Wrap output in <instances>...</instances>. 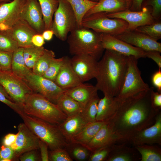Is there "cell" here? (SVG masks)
<instances>
[{
  "label": "cell",
  "mask_w": 161,
  "mask_h": 161,
  "mask_svg": "<svg viewBox=\"0 0 161 161\" xmlns=\"http://www.w3.org/2000/svg\"><path fill=\"white\" fill-rule=\"evenodd\" d=\"M2 70H1V69L0 67V72Z\"/></svg>",
  "instance_id": "94428289"
},
{
  "label": "cell",
  "mask_w": 161,
  "mask_h": 161,
  "mask_svg": "<svg viewBox=\"0 0 161 161\" xmlns=\"http://www.w3.org/2000/svg\"><path fill=\"white\" fill-rule=\"evenodd\" d=\"M70 58L64 56L63 64L54 81L58 86L66 89L82 83L72 69Z\"/></svg>",
  "instance_id": "ffe728a7"
},
{
  "label": "cell",
  "mask_w": 161,
  "mask_h": 161,
  "mask_svg": "<svg viewBox=\"0 0 161 161\" xmlns=\"http://www.w3.org/2000/svg\"><path fill=\"white\" fill-rule=\"evenodd\" d=\"M152 82L153 86L156 87L157 92L161 93V71L159 69L158 70L155 72L152 77Z\"/></svg>",
  "instance_id": "681fc988"
},
{
  "label": "cell",
  "mask_w": 161,
  "mask_h": 161,
  "mask_svg": "<svg viewBox=\"0 0 161 161\" xmlns=\"http://www.w3.org/2000/svg\"><path fill=\"white\" fill-rule=\"evenodd\" d=\"M0 101L7 105L19 115L24 113L22 108L19 105L8 99L0 91Z\"/></svg>",
  "instance_id": "ee69618b"
},
{
  "label": "cell",
  "mask_w": 161,
  "mask_h": 161,
  "mask_svg": "<svg viewBox=\"0 0 161 161\" xmlns=\"http://www.w3.org/2000/svg\"><path fill=\"white\" fill-rule=\"evenodd\" d=\"M72 154L76 159L79 160H86L89 155L88 150L82 146L75 147L72 151Z\"/></svg>",
  "instance_id": "f6af8a7d"
},
{
  "label": "cell",
  "mask_w": 161,
  "mask_h": 161,
  "mask_svg": "<svg viewBox=\"0 0 161 161\" xmlns=\"http://www.w3.org/2000/svg\"><path fill=\"white\" fill-rule=\"evenodd\" d=\"M134 31L144 34L157 41L161 38V23L154 21L151 24L138 27Z\"/></svg>",
  "instance_id": "d590c367"
},
{
  "label": "cell",
  "mask_w": 161,
  "mask_h": 161,
  "mask_svg": "<svg viewBox=\"0 0 161 161\" xmlns=\"http://www.w3.org/2000/svg\"><path fill=\"white\" fill-rule=\"evenodd\" d=\"M32 42L35 46L41 47L45 44L44 39L41 34H36L34 35L32 39Z\"/></svg>",
  "instance_id": "f5cc1de1"
},
{
  "label": "cell",
  "mask_w": 161,
  "mask_h": 161,
  "mask_svg": "<svg viewBox=\"0 0 161 161\" xmlns=\"http://www.w3.org/2000/svg\"><path fill=\"white\" fill-rule=\"evenodd\" d=\"M113 144L92 152V153L90 156L89 160L90 161H106L111 150L112 146Z\"/></svg>",
  "instance_id": "ab89813d"
},
{
  "label": "cell",
  "mask_w": 161,
  "mask_h": 161,
  "mask_svg": "<svg viewBox=\"0 0 161 161\" xmlns=\"http://www.w3.org/2000/svg\"><path fill=\"white\" fill-rule=\"evenodd\" d=\"M17 133L14 134L9 133L4 138L2 141V145L7 146H10L15 142Z\"/></svg>",
  "instance_id": "816d5d0a"
},
{
  "label": "cell",
  "mask_w": 161,
  "mask_h": 161,
  "mask_svg": "<svg viewBox=\"0 0 161 161\" xmlns=\"http://www.w3.org/2000/svg\"><path fill=\"white\" fill-rule=\"evenodd\" d=\"M117 142L108 122L101 127L90 141L84 147L93 152Z\"/></svg>",
  "instance_id": "d6986e66"
},
{
  "label": "cell",
  "mask_w": 161,
  "mask_h": 161,
  "mask_svg": "<svg viewBox=\"0 0 161 161\" xmlns=\"http://www.w3.org/2000/svg\"><path fill=\"white\" fill-rule=\"evenodd\" d=\"M14 157V152L10 146L2 145L0 147V161H11Z\"/></svg>",
  "instance_id": "7bdbcfd3"
},
{
  "label": "cell",
  "mask_w": 161,
  "mask_h": 161,
  "mask_svg": "<svg viewBox=\"0 0 161 161\" xmlns=\"http://www.w3.org/2000/svg\"><path fill=\"white\" fill-rule=\"evenodd\" d=\"M118 105L114 97L104 95L98 103L96 120L108 122L115 113Z\"/></svg>",
  "instance_id": "d4e9b609"
},
{
  "label": "cell",
  "mask_w": 161,
  "mask_h": 161,
  "mask_svg": "<svg viewBox=\"0 0 161 161\" xmlns=\"http://www.w3.org/2000/svg\"><path fill=\"white\" fill-rule=\"evenodd\" d=\"M153 88L118 103L115 113L108 121L117 142L131 143L139 132L154 123L161 111L152 106L151 95Z\"/></svg>",
  "instance_id": "6da1fadb"
},
{
  "label": "cell",
  "mask_w": 161,
  "mask_h": 161,
  "mask_svg": "<svg viewBox=\"0 0 161 161\" xmlns=\"http://www.w3.org/2000/svg\"><path fill=\"white\" fill-rule=\"evenodd\" d=\"M95 86L82 83L66 90L65 93L78 102L83 108L94 97L97 95Z\"/></svg>",
  "instance_id": "7402d4cb"
},
{
  "label": "cell",
  "mask_w": 161,
  "mask_h": 161,
  "mask_svg": "<svg viewBox=\"0 0 161 161\" xmlns=\"http://www.w3.org/2000/svg\"><path fill=\"white\" fill-rule=\"evenodd\" d=\"M151 102L152 106L155 109L161 110V93L155 92L154 88L151 92Z\"/></svg>",
  "instance_id": "bcb514c9"
},
{
  "label": "cell",
  "mask_w": 161,
  "mask_h": 161,
  "mask_svg": "<svg viewBox=\"0 0 161 161\" xmlns=\"http://www.w3.org/2000/svg\"><path fill=\"white\" fill-rule=\"evenodd\" d=\"M131 143L134 146L142 144L161 145V112L156 117L154 123L151 126L139 132Z\"/></svg>",
  "instance_id": "ac0fdd59"
},
{
  "label": "cell",
  "mask_w": 161,
  "mask_h": 161,
  "mask_svg": "<svg viewBox=\"0 0 161 161\" xmlns=\"http://www.w3.org/2000/svg\"><path fill=\"white\" fill-rule=\"evenodd\" d=\"M100 37L102 47L104 49L114 51L127 56H132L137 59L146 58L144 50L114 35L101 33L100 34Z\"/></svg>",
  "instance_id": "9a60e30c"
},
{
  "label": "cell",
  "mask_w": 161,
  "mask_h": 161,
  "mask_svg": "<svg viewBox=\"0 0 161 161\" xmlns=\"http://www.w3.org/2000/svg\"><path fill=\"white\" fill-rule=\"evenodd\" d=\"M131 4L130 8L131 10L138 11L141 10L143 0H131Z\"/></svg>",
  "instance_id": "db71d44e"
},
{
  "label": "cell",
  "mask_w": 161,
  "mask_h": 161,
  "mask_svg": "<svg viewBox=\"0 0 161 161\" xmlns=\"http://www.w3.org/2000/svg\"><path fill=\"white\" fill-rule=\"evenodd\" d=\"M55 58V55L53 51L44 49L43 54L32 68V72L36 75L42 76Z\"/></svg>",
  "instance_id": "d6a6232c"
},
{
  "label": "cell",
  "mask_w": 161,
  "mask_h": 161,
  "mask_svg": "<svg viewBox=\"0 0 161 161\" xmlns=\"http://www.w3.org/2000/svg\"><path fill=\"white\" fill-rule=\"evenodd\" d=\"M47 145L44 141L40 140L39 143V148L41 152V158L42 161L49 160L48 154Z\"/></svg>",
  "instance_id": "f907efd6"
},
{
  "label": "cell",
  "mask_w": 161,
  "mask_h": 161,
  "mask_svg": "<svg viewBox=\"0 0 161 161\" xmlns=\"http://www.w3.org/2000/svg\"><path fill=\"white\" fill-rule=\"evenodd\" d=\"M137 60L133 56H128V68L123 83L118 95L114 97L118 103L150 89L141 77Z\"/></svg>",
  "instance_id": "8992f818"
},
{
  "label": "cell",
  "mask_w": 161,
  "mask_h": 161,
  "mask_svg": "<svg viewBox=\"0 0 161 161\" xmlns=\"http://www.w3.org/2000/svg\"><path fill=\"white\" fill-rule=\"evenodd\" d=\"M20 116L26 126L51 150L63 148L68 145L58 125L24 113Z\"/></svg>",
  "instance_id": "5b68a950"
},
{
  "label": "cell",
  "mask_w": 161,
  "mask_h": 161,
  "mask_svg": "<svg viewBox=\"0 0 161 161\" xmlns=\"http://www.w3.org/2000/svg\"><path fill=\"white\" fill-rule=\"evenodd\" d=\"M126 1L129 9L131 7L132 1L131 0H126Z\"/></svg>",
  "instance_id": "6f0895ef"
},
{
  "label": "cell",
  "mask_w": 161,
  "mask_h": 161,
  "mask_svg": "<svg viewBox=\"0 0 161 161\" xmlns=\"http://www.w3.org/2000/svg\"><path fill=\"white\" fill-rule=\"evenodd\" d=\"M24 48L19 47L13 52L11 70L24 80L32 72L27 66L23 56Z\"/></svg>",
  "instance_id": "83f0119b"
},
{
  "label": "cell",
  "mask_w": 161,
  "mask_h": 161,
  "mask_svg": "<svg viewBox=\"0 0 161 161\" xmlns=\"http://www.w3.org/2000/svg\"><path fill=\"white\" fill-rule=\"evenodd\" d=\"M100 99L98 94L94 97L83 108L81 114L87 123H92L96 120L97 105Z\"/></svg>",
  "instance_id": "e575fe53"
},
{
  "label": "cell",
  "mask_w": 161,
  "mask_h": 161,
  "mask_svg": "<svg viewBox=\"0 0 161 161\" xmlns=\"http://www.w3.org/2000/svg\"><path fill=\"white\" fill-rule=\"evenodd\" d=\"M81 25L99 33L115 36L126 31L128 24L121 19L109 18L105 12H99L84 17Z\"/></svg>",
  "instance_id": "52a82bcc"
},
{
  "label": "cell",
  "mask_w": 161,
  "mask_h": 161,
  "mask_svg": "<svg viewBox=\"0 0 161 161\" xmlns=\"http://www.w3.org/2000/svg\"><path fill=\"white\" fill-rule=\"evenodd\" d=\"M56 104L67 117L81 113L83 109L78 102L65 93L58 99Z\"/></svg>",
  "instance_id": "f1b7e54d"
},
{
  "label": "cell",
  "mask_w": 161,
  "mask_h": 161,
  "mask_svg": "<svg viewBox=\"0 0 161 161\" xmlns=\"http://www.w3.org/2000/svg\"><path fill=\"white\" fill-rule=\"evenodd\" d=\"M114 36L145 51L156 50L161 52V43L142 33L126 31Z\"/></svg>",
  "instance_id": "e0dca14e"
},
{
  "label": "cell",
  "mask_w": 161,
  "mask_h": 161,
  "mask_svg": "<svg viewBox=\"0 0 161 161\" xmlns=\"http://www.w3.org/2000/svg\"><path fill=\"white\" fill-rule=\"evenodd\" d=\"M129 9L126 0H100L86 14L85 16L99 12H117Z\"/></svg>",
  "instance_id": "484cf974"
},
{
  "label": "cell",
  "mask_w": 161,
  "mask_h": 161,
  "mask_svg": "<svg viewBox=\"0 0 161 161\" xmlns=\"http://www.w3.org/2000/svg\"><path fill=\"white\" fill-rule=\"evenodd\" d=\"M37 0L43 14L45 30H51L53 16L58 7L59 0Z\"/></svg>",
  "instance_id": "f546056e"
},
{
  "label": "cell",
  "mask_w": 161,
  "mask_h": 161,
  "mask_svg": "<svg viewBox=\"0 0 161 161\" xmlns=\"http://www.w3.org/2000/svg\"><path fill=\"white\" fill-rule=\"evenodd\" d=\"M18 130L15 141L10 146L14 152V158H19L25 152L39 148L40 140L24 123L18 125Z\"/></svg>",
  "instance_id": "4fadbf2b"
},
{
  "label": "cell",
  "mask_w": 161,
  "mask_h": 161,
  "mask_svg": "<svg viewBox=\"0 0 161 161\" xmlns=\"http://www.w3.org/2000/svg\"><path fill=\"white\" fill-rule=\"evenodd\" d=\"M18 47L10 31L0 32V51L13 52Z\"/></svg>",
  "instance_id": "8d00e7d4"
},
{
  "label": "cell",
  "mask_w": 161,
  "mask_h": 161,
  "mask_svg": "<svg viewBox=\"0 0 161 161\" xmlns=\"http://www.w3.org/2000/svg\"><path fill=\"white\" fill-rule=\"evenodd\" d=\"M54 15L51 30L57 38L65 41L68 34L78 25L74 11L66 0H59Z\"/></svg>",
  "instance_id": "ba28073f"
},
{
  "label": "cell",
  "mask_w": 161,
  "mask_h": 161,
  "mask_svg": "<svg viewBox=\"0 0 161 161\" xmlns=\"http://www.w3.org/2000/svg\"><path fill=\"white\" fill-rule=\"evenodd\" d=\"M64 59V56L58 58H55L42 76L54 82L62 65Z\"/></svg>",
  "instance_id": "74e56055"
},
{
  "label": "cell",
  "mask_w": 161,
  "mask_h": 161,
  "mask_svg": "<svg viewBox=\"0 0 161 161\" xmlns=\"http://www.w3.org/2000/svg\"><path fill=\"white\" fill-rule=\"evenodd\" d=\"M90 1H94V2H98L100 0H89Z\"/></svg>",
  "instance_id": "91938a15"
},
{
  "label": "cell",
  "mask_w": 161,
  "mask_h": 161,
  "mask_svg": "<svg viewBox=\"0 0 161 161\" xmlns=\"http://www.w3.org/2000/svg\"><path fill=\"white\" fill-rule=\"evenodd\" d=\"M144 5V7L152 6V16L155 20L159 18L161 14V0H147Z\"/></svg>",
  "instance_id": "b9f144b4"
},
{
  "label": "cell",
  "mask_w": 161,
  "mask_h": 161,
  "mask_svg": "<svg viewBox=\"0 0 161 161\" xmlns=\"http://www.w3.org/2000/svg\"><path fill=\"white\" fill-rule=\"evenodd\" d=\"M72 69L82 83L95 78L97 72L98 61L91 55H73L70 58Z\"/></svg>",
  "instance_id": "7c38bea8"
},
{
  "label": "cell",
  "mask_w": 161,
  "mask_h": 161,
  "mask_svg": "<svg viewBox=\"0 0 161 161\" xmlns=\"http://www.w3.org/2000/svg\"><path fill=\"white\" fill-rule=\"evenodd\" d=\"M0 91L2 93H3L6 96V97L9 99L11 100L12 101V100L10 97V96L8 95L7 94L6 92L5 91L3 88L2 87V86L0 84Z\"/></svg>",
  "instance_id": "9f6ffc18"
},
{
  "label": "cell",
  "mask_w": 161,
  "mask_h": 161,
  "mask_svg": "<svg viewBox=\"0 0 161 161\" xmlns=\"http://www.w3.org/2000/svg\"><path fill=\"white\" fill-rule=\"evenodd\" d=\"M13 52L0 51V67L2 71L11 70Z\"/></svg>",
  "instance_id": "60d3db41"
},
{
  "label": "cell",
  "mask_w": 161,
  "mask_h": 161,
  "mask_svg": "<svg viewBox=\"0 0 161 161\" xmlns=\"http://www.w3.org/2000/svg\"><path fill=\"white\" fill-rule=\"evenodd\" d=\"M35 92L56 103L59 97L67 89L58 86L54 81L36 75L32 72L24 80Z\"/></svg>",
  "instance_id": "30bf717a"
},
{
  "label": "cell",
  "mask_w": 161,
  "mask_h": 161,
  "mask_svg": "<svg viewBox=\"0 0 161 161\" xmlns=\"http://www.w3.org/2000/svg\"><path fill=\"white\" fill-rule=\"evenodd\" d=\"M13 0H0V4L10 2Z\"/></svg>",
  "instance_id": "680465c9"
},
{
  "label": "cell",
  "mask_w": 161,
  "mask_h": 161,
  "mask_svg": "<svg viewBox=\"0 0 161 161\" xmlns=\"http://www.w3.org/2000/svg\"><path fill=\"white\" fill-rule=\"evenodd\" d=\"M49 160L72 161V159L67 151L63 148L51 150L49 155Z\"/></svg>",
  "instance_id": "f35d334b"
},
{
  "label": "cell",
  "mask_w": 161,
  "mask_h": 161,
  "mask_svg": "<svg viewBox=\"0 0 161 161\" xmlns=\"http://www.w3.org/2000/svg\"><path fill=\"white\" fill-rule=\"evenodd\" d=\"M41 35L44 40L49 41L52 39L54 33L51 30H46L43 32Z\"/></svg>",
  "instance_id": "11a10c76"
},
{
  "label": "cell",
  "mask_w": 161,
  "mask_h": 161,
  "mask_svg": "<svg viewBox=\"0 0 161 161\" xmlns=\"http://www.w3.org/2000/svg\"><path fill=\"white\" fill-rule=\"evenodd\" d=\"M44 48L42 46L34 45L24 48L23 56L26 64L29 69H32L39 57L43 54Z\"/></svg>",
  "instance_id": "836d02e7"
},
{
  "label": "cell",
  "mask_w": 161,
  "mask_h": 161,
  "mask_svg": "<svg viewBox=\"0 0 161 161\" xmlns=\"http://www.w3.org/2000/svg\"><path fill=\"white\" fill-rule=\"evenodd\" d=\"M27 0H13L0 4V32L9 31L20 19Z\"/></svg>",
  "instance_id": "5bb4252c"
},
{
  "label": "cell",
  "mask_w": 161,
  "mask_h": 161,
  "mask_svg": "<svg viewBox=\"0 0 161 161\" xmlns=\"http://www.w3.org/2000/svg\"><path fill=\"white\" fill-rule=\"evenodd\" d=\"M72 6L76 17L77 24L81 25L82 20L87 12L97 2L89 0H66Z\"/></svg>",
  "instance_id": "1f68e13d"
},
{
  "label": "cell",
  "mask_w": 161,
  "mask_h": 161,
  "mask_svg": "<svg viewBox=\"0 0 161 161\" xmlns=\"http://www.w3.org/2000/svg\"><path fill=\"white\" fill-rule=\"evenodd\" d=\"M20 19L26 22L39 34L45 30L43 14L37 0H27L21 13Z\"/></svg>",
  "instance_id": "2e32d148"
},
{
  "label": "cell",
  "mask_w": 161,
  "mask_h": 161,
  "mask_svg": "<svg viewBox=\"0 0 161 161\" xmlns=\"http://www.w3.org/2000/svg\"><path fill=\"white\" fill-rule=\"evenodd\" d=\"M146 57L152 59L158 65L159 69H161V56L160 52L156 50L145 51Z\"/></svg>",
  "instance_id": "c3c4849f"
},
{
  "label": "cell",
  "mask_w": 161,
  "mask_h": 161,
  "mask_svg": "<svg viewBox=\"0 0 161 161\" xmlns=\"http://www.w3.org/2000/svg\"><path fill=\"white\" fill-rule=\"evenodd\" d=\"M100 33L82 26L77 25L67 38L69 52L74 55H91L97 60L105 50L102 47Z\"/></svg>",
  "instance_id": "3957f363"
},
{
  "label": "cell",
  "mask_w": 161,
  "mask_h": 161,
  "mask_svg": "<svg viewBox=\"0 0 161 161\" xmlns=\"http://www.w3.org/2000/svg\"><path fill=\"white\" fill-rule=\"evenodd\" d=\"M134 146L140 155L141 161H161V148L159 146L149 144Z\"/></svg>",
  "instance_id": "4dcf8cb0"
},
{
  "label": "cell",
  "mask_w": 161,
  "mask_h": 161,
  "mask_svg": "<svg viewBox=\"0 0 161 161\" xmlns=\"http://www.w3.org/2000/svg\"><path fill=\"white\" fill-rule=\"evenodd\" d=\"M36 150H33L25 152L19 157L21 161H37L41 160L37 154Z\"/></svg>",
  "instance_id": "7dc6e473"
},
{
  "label": "cell",
  "mask_w": 161,
  "mask_h": 161,
  "mask_svg": "<svg viewBox=\"0 0 161 161\" xmlns=\"http://www.w3.org/2000/svg\"><path fill=\"white\" fill-rule=\"evenodd\" d=\"M107 122L96 121L88 123L72 138L71 142L73 144H79L85 147L90 141L101 127Z\"/></svg>",
  "instance_id": "4316f807"
},
{
  "label": "cell",
  "mask_w": 161,
  "mask_h": 161,
  "mask_svg": "<svg viewBox=\"0 0 161 161\" xmlns=\"http://www.w3.org/2000/svg\"><path fill=\"white\" fill-rule=\"evenodd\" d=\"M138 152L134 148L126 145V143L113 144L107 161H136L140 160Z\"/></svg>",
  "instance_id": "cb8c5ba5"
},
{
  "label": "cell",
  "mask_w": 161,
  "mask_h": 161,
  "mask_svg": "<svg viewBox=\"0 0 161 161\" xmlns=\"http://www.w3.org/2000/svg\"><path fill=\"white\" fill-rule=\"evenodd\" d=\"M88 123L80 113L67 117L58 126L66 141H70L72 138L80 132Z\"/></svg>",
  "instance_id": "603a6c76"
},
{
  "label": "cell",
  "mask_w": 161,
  "mask_h": 161,
  "mask_svg": "<svg viewBox=\"0 0 161 161\" xmlns=\"http://www.w3.org/2000/svg\"><path fill=\"white\" fill-rule=\"evenodd\" d=\"M128 56L106 49L98 61L95 86L104 95L115 97L123 85L128 66Z\"/></svg>",
  "instance_id": "7a4b0ae2"
},
{
  "label": "cell",
  "mask_w": 161,
  "mask_h": 161,
  "mask_svg": "<svg viewBox=\"0 0 161 161\" xmlns=\"http://www.w3.org/2000/svg\"><path fill=\"white\" fill-rule=\"evenodd\" d=\"M151 11L146 6L143 7L140 11L128 9L117 12L106 13L109 18L125 20L128 24L126 31H133L138 27L151 24L155 21L151 14Z\"/></svg>",
  "instance_id": "8fae6325"
},
{
  "label": "cell",
  "mask_w": 161,
  "mask_h": 161,
  "mask_svg": "<svg viewBox=\"0 0 161 161\" xmlns=\"http://www.w3.org/2000/svg\"><path fill=\"white\" fill-rule=\"evenodd\" d=\"M0 84L11 100L22 108L27 97L34 92L25 80L11 70L0 72Z\"/></svg>",
  "instance_id": "9c48e42d"
},
{
  "label": "cell",
  "mask_w": 161,
  "mask_h": 161,
  "mask_svg": "<svg viewBox=\"0 0 161 161\" xmlns=\"http://www.w3.org/2000/svg\"><path fill=\"white\" fill-rule=\"evenodd\" d=\"M22 109L25 114L57 125L67 117L56 104L35 92L28 96L22 106Z\"/></svg>",
  "instance_id": "277c9868"
},
{
  "label": "cell",
  "mask_w": 161,
  "mask_h": 161,
  "mask_svg": "<svg viewBox=\"0 0 161 161\" xmlns=\"http://www.w3.org/2000/svg\"><path fill=\"white\" fill-rule=\"evenodd\" d=\"M10 32L19 47L24 48L33 45L32 39L37 32L25 21L20 19Z\"/></svg>",
  "instance_id": "44dd1931"
}]
</instances>
